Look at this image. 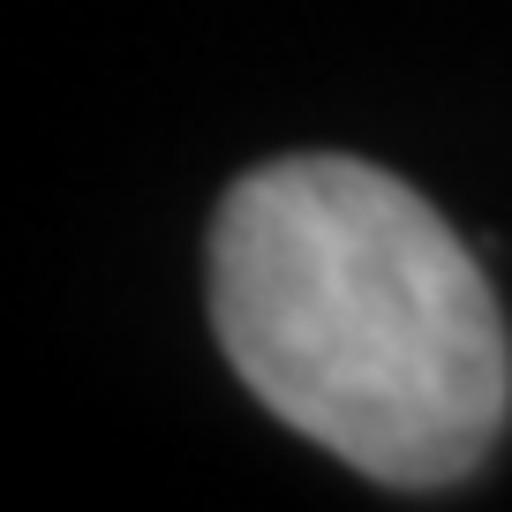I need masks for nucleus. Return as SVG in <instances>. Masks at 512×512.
Segmentation results:
<instances>
[{"instance_id": "obj_1", "label": "nucleus", "mask_w": 512, "mask_h": 512, "mask_svg": "<svg viewBox=\"0 0 512 512\" xmlns=\"http://www.w3.org/2000/svg\"><path fill=\"white\" fill-rule=\"evenodd\" d=\"M211 317L287 430L392 490L460 482L505 430L512 347L490 279L362 159H279L226 196Z\"/></svg>"}]
</instances>
